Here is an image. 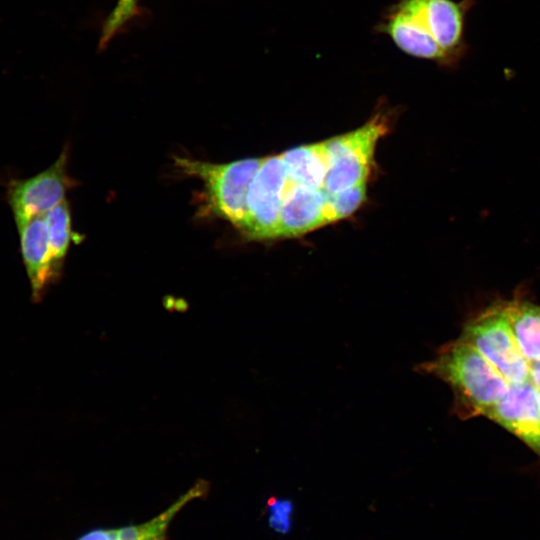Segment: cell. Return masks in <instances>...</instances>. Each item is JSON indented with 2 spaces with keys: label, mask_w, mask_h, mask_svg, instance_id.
<instances>
[{
  "label": "cell",
  "mask_w": 540,
  "mask_h": 540,
  "mask_svg": "<svg viewBox=\"0 0 540 540\" xmlns=\"http://www.w3.org/2000/svg\"><path fill=\"white\" fill-rule=\"evenodd\" d=\"M326 194V218L329 224L350 216L361 206L366 197V183Z\"/></svg>",
  "instance_id": "cell-15"
},
{
  "label": "cell",
  "mask_w": 540,
  "mask_h": 540,
  "mask_svg": "<svg viewBox=\"0 0 540 540\" xmlns=\"http://www.w3.org/2000/svg\"><path fill=\"white\" fill-rule=\"evenodd\" d=\"M326 199L323 188L289 181L280 209L278 238L296 237L328 224Z\"/></svg>",
  "instance_id": "cell-10"
},
{
  "label": "cell",
  "mask_w": 540,
  "mask_h": 540,
  "mask_svg": "<svg viewBox=\"0 0 540 540\" xmlns=\"http://www.w3.org/2000/svg\"><path fill=\"white\" fill-rule=\"evenodd\" d=\"M50 250L58 270H62L63 262L71 242V215L66 200L44 214Z\"/></svg>",
  "instance_id": "cell-14"
},
{
  "label": "cell",
  "mask_w": 540,
  "mask_h": 540,
  "mask_svg": "<svg viewBox=\"0 0 540 540\" xmlns=\"http://www.w3.org/2000/svg\"><path fill=\"white\" fill-rule=\"evenodd\" d=\"M208 491L209 483L198 480L164 511L145 522L112 528H94L76 540H168V529L175 516L186 504L204 497Z\"/></svg>",
  "instance_id": "cell-11"
},
{
  "label": "cell",
  "mask_w": 540,
  "mask_h": 540,
  "mask_svg": "<svg viewBox=\"0 0 540 540\" xmlns=\"http://www.w3.org/2000/svg\"><path fill=\"white\" fill-rule=\"evenodd\" d=\"M68 151L42 172L25 179H10L6 184V201L15 222L41 216L65 200L74 185L67 173Z\"/></svg>",
  "instance_id": "cell-7"
},
{
  "label": "cell",
  "mask_w": 540,
  "mask_h": 540,
  "mask_svg": "<svg viewBox=\"0 0 540 540\" xmlns=\"http://www.w3.org/2000/svg\"><path fill=\"white\" fill-rule=\"evenodd\" d=\"M288 177L280 155L265 157L247 193V215L240 230L252 240L278 238L279 215Z\"/></svg>",
  "instance_id": "cell-6"
},
{
  "label": "cell",
  "mask_w": 540,
  "mask_h": 540,
  "mask_svg": "<svg viewBox=\"0 0 540 540\" xmlns=\"http://www.w3.org/2000/svg\"><path fill=\"white\" fill-rule=\"evenodd\" d=\"M268 524L280 534L287 533L292 526L293 504L290 500L271 497L267 501Z\"/></svg>",
  "instance_id": "cell-17"
},
{
  "label": "cell",
  "mask_w": 540,
  "mask_h": 540,
  "mask_svg": "<svg viewBox=\"0 0 540 540\" xmlns=\"http://www.w3.org/2000/svg\"><path fill=\"white\" fill-rule=\"evenodd\" d=\"M529 377L536 389L540 390V359L529 362Z\"/></svg>",
  "instance_id": "cell-18"
},
{
  "label": "cell",
  "mask_w": 540,
  "mask_h": 540,
  "mask_svg": "<svg viewBox=\"0 0 540 540\" xmlns=\"http://www.w3.org/2000/svg\"><path fill=\"white\" fill-rule=\"evenodd\" d=\"M474 347L509 382L529 377V362L521 353L499 303L467 322L459 337Z\"/></svg>",
  "instance_id": "cell-5"
},
{
  "label": "cell",
  "mask_w": 540,
  "mask_h": 540,
  "mask_svg": "<svg viewBox=\"0 0 540 540\" xmlns=\"http://www.w3.org/2000/svg\"><path fill=\"white\" fill-rule=\"evenodd\" d=\"M139 0H118L102 29L100 46L104 48L116 33L135 15Z\"/></svg>",
  "instance_id": "cell-16"
},
{
  "label": "cell",
  "mask_w": 540,
  "mask_h": 540,
  "mask_svg": "<svg viewBox=\"0 0 540 540\" xmlns=\"http://www.w3.org/2000/svg\"><path fill=\"white\" fill-rule=\"evenodd\" d=\"M415 369L446 382L461 417L485 416L509 389V382L474 347L458 338Z\"/></svg>",
  "instance_id": "cell-2"
},
{
  "label": "cell",
  "mask_w": 540,
  "mask_h": 540,
  "mask_svg": "<svg viewBox=\"0 0 540 540\" xmlns=\"http://www.w3.org/2000/svg\"><path fill=\"white\" fill-rule=\"evenodd\" d=\"M388 118L377 113L360 128L324 141L327 173L323 189L335 193L366 183L378 140L387 133Z\"/></svg>",
  "instance_id": "cell-4"
},
{
  "label": "cell",
  "mask_w": 540,
  "mask_h": 540,
  "mask_svg": "<svg viewBox=\"0 0 540 540\" xmlns=\"http://www.w3.org/2000/svg\"><path fill=\"white\" fill-rule=\"evenodd\" d=\"M516 343L528 362L540 359V306L519 299L499 302Z\"/></svg>",
  "instance_id": "cell-12"
},
{
  "label": "cell",
  "mask_w": 540,
  "mask_h": 540,
  "mask_svg": "<svg viewBox=\"0 0 540 540\" xmlns=\"http://www.w3.org/2000/svg\"><path fill=\"white\" fill-rule=\"evenodd\" d=\"M19 234L20 251L32 295L38 299L46 287L56 280L60 270L56 267L50 250L44 215L15 222Z\"/></svg>",
  "instance_id": "cell-9"
},
{
  "label": "cell",
  "mask_w": 540,
  "mask_h": 540,
  "mask_svg": "<svg viewBox=\"0 0 540 540\" xmlns=\"http://www.w3.org/2000/svg\"><path fill=\"white\" fill-rule=\"evenodd\" d=\"M537 390V401H538V406H539V410H540V390L536 389Z\"/></svg>",
  "instance_id": "cell-19"
},
{
  "label": "cell",
  "mask_w": 540,
  "mask_h": 540,
  "mask_svg": "<svg viewBox=\"0 0 540 540\" xmlns=\"http://www.w3.org/2000/svg\"><path fill=\"white\" fill-rule=\"evenodd\" d=\"M485 417L514 434L540 456V410L537 390L530 378L520 384L509 383L506 394Z\"/></svg>",
  "instance_id": "cell-8"
},
{
  "label": "cell",
  "mask_w": 540,
  "mask_h": 540,
  "mask_svg": "<svg viewBox=\"0 0 540 540\" xmlns=\"http://www.w3.org/2000/svg\"><path fill=\"white\" fill-rule=\"evenodd\" d=\"M264 158H249L215 164L187 158H175L187 175L200 178L205 185L209 209L228 220L239 230L247 215V193L250 183Z\"/></svg>",
  "instance_id": "cell-3"
},
{
  "label": "cell",
  "mask_w": 540,
  "mask_h": 540,
  "mask_svg": "<svg viewBox=\"0 0 540 540\" xmlns=\"http://www.w3.org/2000/svg\"><path fill=\"white\" fill-rule=\"evenodd\" d=\"M280 157L292 184L323 188L328 168L324 141L295 147Z\"/></svg>",
  "instance_id": "cell-13"
},
{
  "label": "cell",
  "mask_w": 540,
  "mask_h": 540,
  "mask_svg": "<svg viewBox=\"0 0 540 540\" xmlns=\"http://www.w3.org/2000/svg\"><path fill=\"white\" fill-rule=\"evenodd\" d=\"M475 0H402L383 31L408 55L453 66L465 56V23Z\"/></svg>",
  "instance_id": "cell-1"
}]
</instances>
